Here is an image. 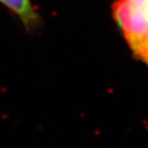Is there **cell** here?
Listing matches in <instances>:
<instances>
[{
    "label": "cell",
    "mask_w": 148,
    "mask_h": 148,
    "mask_svg": "<svg viewBox=\"0 0 148 148\" xmlns=\"http://www.w3.org/2000/svg\"><path fill=\"white\" fill-rule=\"evenodd\" d=\"M0 4L12 12L28 31H34L40 26V16L31 0H0Z\"/></svg>",
    "instance_id": "2"
},
{
    "label": "cell",
    "mask_w": 148,
    "mask_h": 148,
    "mask_svg": "<svg viewBox=\"0 0 148 148\" xmlns=\"http://www.w3.org/2000/svg\"><path fill=\"white\" fill-rule=\"evenodd\" d=\"M111 14L133 57L148 67V0H114Z\"/></svg>",
    "instance_id": "1"
}]
</instances>
